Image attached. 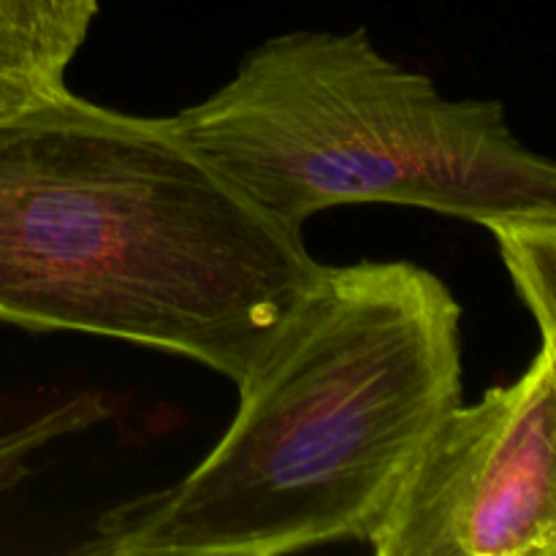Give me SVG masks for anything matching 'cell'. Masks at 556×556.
I'll return each instance as SVG.
<instances>
[{"label":"cell","instance_id":"obj_4","mask_svg":"<svg viewBox=\"0 0 556 556\" xmlns=\"http://www.w3.org/2000/svg\"><path fill=\"white\" fill-rule=\"evenodd\" d=\"M369 548L380 556H556V356L451 407Z\"/></svg>","mask_w":556,"mask_h":556},{"label":"cell","instance_id":"obj_3","mask_svg":"<svg viewBox=\"0 0 556 556\" xmlns=\"http://www.w3.org/2000/svg\"><path fill=\"white\" fill-rule=\"evenodd\" d=\"M172 128L269 220L302 237L345 204H402L481 226L556 217V163L497 101H454L391 63L367 30H299L248 52Z\"/></svg>","mask_w":556,"mask_h":556},{"label":"cell","instance_id":"obj_5","mask_svg":"<svg viewBox=\"0 0 556 556\" xmlns=\"http://www.w3.org/2000/svg\"><path fill=\"white\" fill-rule=\"evenodd\" d=\"M101 0H0V114L65 90Z\"/></svg>","mask_w":556,"mask_h":556},{"label":"cell","instance_id":"obj_6","mask_svg":"<svg viewBox=\"0 0 556 556\" xmlns=\"http://www.w3.org/2000/svg\"><path fill=\"white\" fill-rule=\"evenodd\" d=\"M516 291L556 356V217H519L489 226Z\"/></svg>","mask_w":556,"mask_h":556},{"label":"cell","instance_id":"obj_7","mask_svg":"<svg viewBox=\"0 0 556 556\" xmlns=\"http://www.w3.org/2000/svg\"><path fill=\"white\" fill-rule=\"evenodd\" d=\"M103 418H109L106 400L90 391V394L71 396L68 402L52 407L25 427L0 434V497L9 494L30 472L27 459L38 448H43L52 440L65 438V434L85 432V429L101 424Z\"/></svg>","mask_w":556,"mask_h":556},{"label":"cell","instance_id":"obj_2","mask_svg":"<svg viewBox=\"0 0 556 556\" xmlns=\"http://www.w3.org/2000/svg\"><path fill=\"white\" fill-rule=\"evenodd\" d=\"M215 448L98 516L96 556H277L369 543L462 402V307L410 261L324 266Z\"/></svg>","mask_w":556,"mask_h":556},{"label":"cell","instance_id":"obj_1","mask_svg":"<svg viewBox=\"0 0 556 556\" xmlns=\"http://www.w3.org/2000/svg\"><path fill=\"white\" fill-rule=\"evenodd\" d=\"M320 271L168 117L68 87L0 114V324L177 353L239 386Z\"/></svg>","mask_w":556,"mask_h":556}]
</instances>
